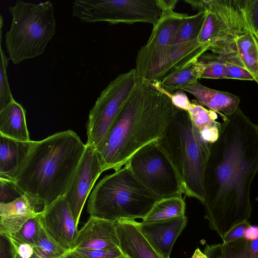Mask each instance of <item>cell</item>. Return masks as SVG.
I'll use <instances>...</instances> for the list:
<instances>
[{"label": "cell", "instance_id": "cell-24", "mask_svg": "<svg viewBox=\"0 0 258 258\" xmlns=\"http://www.w3.org/2000/svg\"><path fill=\"white\" fill-rule=\"evenodd\" d=\"M187 112L204 138L211 143L215 142L219 136L221 127V123L216 120L217 112L206 109L195 100L191 102Z\"/></svg>", "mask_w": 258, "mask_h": 258}, {"label": "cell", "instance_id": "cell-42", "mask_svg": "<svg viewBox=\"0 0 258 258\" xmlns=\"http://www.w3.org/2000/svg\"><path fill=\"white\" fill-rule=\"evenodd\" d=\"M191 258H208V256L202 252L199 248L195 251Z\"/></svg>", "mask_w": 258, "mask_h": 258}, {"label": "cell", "instance_id": "cell-8", "mask_svg": "<svg viewBox=\"0 0 258 258\" xmlns=\"http://www.w3.org/2000/svg\"><path fill=\"white\" fill-rule=\"evenodd\" d=\"M159 0H76L72 14L82 22L111 24L146 23L154 26L162 14Z\"/></svg>", "mask_w": 258, "mask_h": 258}, {"label": "cell", "instance_id": "cell-33", "mask_svg": "<svg viewBox=\"0 0 258 258\" xmlns=\"http://www.w3.org/2000/svg\"><path fill=\"white\" fill-rule=\"evenodd\" d=\"M72 251L79 258H117L123 255L119 247L107 249H75Z\"/></svg>", "mask_w": 258, "mask_h": 258}, {"label": "cell", "instance_id": "cell-41", "mask_svg": "<svg viewBox=\"0 0 258 258\" xmlns=\"http://www.w3.org/2000/svg\"><path fill=\"white\" fill-rule=\"evenodd\" d=\"M251 257L258 258V238L251 241Z\"/></svg>", "mask_w": 258, "mask_h": 258}, {"label": "cell", "instance_id": "cell-19", "mask_svg": "<svg viewBox=\"0 0 258 258\" xmlns=\"http://www.w3.org/2000/svg\"><path fill=\"white\" fill-rule=\"evenodd\" d=\"M139 222L121 219L115 222L119 247L131 258H163L152 247L141 232Z\"/></svg>", "mask_w": 258, "mask_h": 258}, {"label": "cell", "instance_id": "cell-34", "mask_svg": "<svg viewBox=\"0 0 258 258\" xmlns=\"http://www.w3.org/2000/svg\"><path fill=\"white\" fill-rule=\"evenodd\" d=\"M1 203L10 202L23 195L13 182L0 179Z\"/></svg>", "mask_w": 258, "mask_h": 258}, {"label": "cell", "instance_id": "cell-4", "mask_svg": "<svg viewBox=\"0 0 258 258\" xmlns=\"http://www.w3.org/2000/svg\"><path fill=\"white\" fill-rule=\"evenodd\" d=\"M156 141L175 169L184 194L203 204L205 172L212 143L204 138L187 111L177 107Z\"/></svg>", "mask_w": 258, "mask_h": 258}, {"label": "cell", "instance_id": "cell-27", "mask_svg": "<svg viewBox=\"0 0 258 258\" xmlns=\"http://www.w3.org/2000/svg\"><path fill=\"white\" fill-rule=\"evenodd\" d=\"M185 203L182 197L162 199L156 202L143 222H153L184 215Z\"/></svg>", "mask_w": 258, "mask_h": 258}, {"label": "cell", "instance_id": "cell-14", "mask_svg": "<svg viewBox=\"0 0 258 258\" xmlns=\"http://www.w3.org/2000/svg\"><path fill=\"white\" fill-rule=\"evenodd\" d=\"M187 223V218L180 217L153 222H139V228L155 250L162 257L169 258L177 237Z\"/></svg>", "mask_w": 258, "mask_h": 258}, {"label": "cell", "instance_id": "cell-11", "mask_svg": "<svg viewBox=\"0 0 258 258\" xmlns=\"http://www.w3.org/2000/svg\"><path fill=\"white\" fill-rule=\"evenodd\" d=\"M126 164L140 181L162 199L184 194L175 169L156 141L140 149Z\"/></svg>", "mask_w": 258, "mask_h": 258}, {"label": "cell", "instance_id": "cell-16", "mask_svg": "<svg viewBox=\"0 0 258 258\" xmlns=\"http://www.w3.org/2000/svg\"><path fill=\"white\" fill-rule=\"evenodd\" d=\"M44 206L23 194L8 203H0V235L17 232L29 219L40 214Z\"/></svg>", "mask_w": 258, "mask_h": 258}, {"label": "cell", "instance_id": "cell-40", "mask_svg": "<svg viewBox=\"0 0 258 258\" xmlns=\"http://www.w3.org/2000/svg\"><path fill=\"white\" fill-rule=\"evenodd\" d=\"M244 238L252 241L258 238V226L250 225L245 231Z\"/></svg>", "mask_w": 258, "mask_h": 258}, {"label": "cell", "instance_id": "cell-25", "mask_svg": "<svg viewBox=\"0 0 258 258\" xmlns=\"http://www.w3.org/2000/svg\"><path fill=\"white\" fill-rule=\"evenodd\" d=\"M238 55L245 68L258 84V34L254 31L235 39Z\"/></svg>", "mask_w": 258, "mask_h": 258}, {"label": "cell", "instance_id": "cell-13", "mask_svg": "<svg viewBox=\"0 0 258 258\" xmlns=\"http://www.w3.org/2000/svg\"><path fill=\"white\" fill-rule=\"evenodd\" d=\"M40 218L43 229L55 243L67 251L75 248L78 224L64 196L45 207Z\"/></svg>", "mask_w": 258, "mask_h": 258}, {"label": "cell", "instance_id": "cell-2", "mask_svg": "<svg viewBox=\"0 0 258 258\" xmlns=\"http://www.w3.org/2000/svg\"><path fill=\"white\" fill-rule=\"evenodd\" d=\"M176 108L158 84L137 81L99 153L103 171L120 169L140 149L161 137Z\"/></svg>", "mask_w": 258, "mask_h": 258}, {"label": "cell", "instance_id": "cell-45", "mask_svg": "<svg viewBox=\"0 0 258 258\" xmlns=\"http://www.w3.org/2000/svg\"><path fill=\"white\" fill-rule=\"evenodd\" d=\"M257 34H258V33H257Z\"/></svg>", "mask_w": 258, "mask_h": 258}, {"label": "cell", "instance_id": "cell-36", "mask_svg": "<svg viewBox=\"0 0 258 258\" xmlns=\"http://www.w3.org/2000/svg\"><path fill=\"white\" fill-rule=\"evenodd\" d=\"M169 96L175 106L187 111L191 102L183 91L178 90L173 93H169Z\"/></svg>", "mask_w": 258, "mask_h": 258}, {"label": "cell", "instance_id": "cell-23", "mask_svg": "<svg viewBox=\"0 0 258 258\" xmlns=\"http://www.w3.org/2000/svg\"><path fill=\"white\" fill-rule=\"evenodd\" d=\"M208 50L218 55L225 62V79L254 81L253 76L245 68L238 55L235 40L214 44L209 46Z\"/></svg>", "mask_w": 258, "mask_h": 258}, {"label": "cell", "instance_id": "cell-44", "mask_svg": "<svg viewBox=\"0 0 258 258\" xmlns=\"http://www.w3.org/2000/svg\"><path fill=\"white\" fill-rule=\"evenodd\" d=\"M117 258H131V257H130L128 256L123 254L122 256H119V257H117Z\"/></svg>", "mask_w": 258, "mask_h": 258}, {"label": "cell", "instance_id": "cell-31", "mask_svg": "<svg viewBox=\"0 0 258 258\" xmlns=\"http://www.w3.org/2000/svg\"><path fill=\"white\" fill-rule=\"evenodd\" d=\"M251 241L244 237L222 243L221 258H251Z\"/></svg>", "mask_w": 258, "mask_h": 258}, {"label": "cell", "instance_id": "cell-12", "mask_svg": "<svg viewBox=\"0 0 258 258\" xmlns=\"http://www.w3.org/2000/svg\"><path fill=\"white\" fill-rule=\"evenodd\" d=\"M102 172L99 153L94 146L86 144L84 153L64 195L78 225L85 202Z\"/></svg>", "mask_w": 258, "mask_h": 258}, {"label": "cell", "instance_id": "cell-9", "mask_svg": "<svg viewBox=\"0 0 258 258\" xmlns=\"http://www.w3.org/2000/svg\"><path fill=\"white\" fill-rule=\"evenodd\" d=\"M137 82L135 69L118 75L102 91L90 110L86 124V144L94 146L99 153Z\"/></svg>", "mask_w": 258, "mask_h": 258}, {"label": "cell", "instance_id": "cell-43", "mask_svg": "<svg viewBox=\"0 0 258 258\" xmlns=\"http://www.w3.org/2000/svg\"><path fill=\"white\" fill-rule=\"evenodd\" d=\"M58 258H79L72 251H68L61 255Z\"/></svg>", "mask_w": 258, "mask_h": 258}, {"label": "cell", "instance_id": "cell-22", "mask_svg": "<svg viewBox=\"0 0 258 258\" xmlns=\"http://www.w3.org/2000/svg\"><path fill=\"white\" fill-rule=\"evenodd\" d=\"M6 236L15 249L16 258H58L68 252L55 243L44 229L36 244L18 240L12 236Z\"/></svg>", "mask_w": 258, "mask_h": 258}, {"label": "cell", "instance_id": "cell-17", "mask_svg": "<svg viewBox=\"0 0 258 258\" xmlns=\"http://www.w3.org/2000/svg\"><path fill=\"white\" fill-rule=\"evenodd\" d=\"M162 14L157 23L153 26L146 44L141 47L151 50L173 44L175 36L185 18L186 14L174 11L177 0H159Z\"/></svg>", "mask_w": 258, "mask_h": 258}, {"label": "cell", "instance_id": "cell-38", "mask_svg": "<svg viewBox=\"0 0 258 258\" xmlns=\"http://www.w3.org/2000/svg\"><path fill=\"white\" fill-rule=\"evenodd\" d=\"M249 11L252 29L258 33V0H250Z\"/></svg>", "mask_w": 258, "mask_h": 258}, {"label": "cell", "instance_id": "cell-7", "mask_svg": "<svg viewBox=\"0 0 258 258\" xmlns=\"http://www.w3.org/2000/svg\"><path fill=\"white\" fill-rule=\"evenodd\" d=\"M250 0H191L189 5L198 11L205 10V19L198 41L209 47L229 42L254 31L252 28Z\"/></svg>", "mask_w": 258, "mask_h": 258}, {"label": "cell", "instance_id": "cell-28", "mask_svg": "<svg viewBox=\"0 0 258 258\" xmlns=\"http://www.w3.org/2000/svg\"><path fill=\"white\" fill-rule=\"evenodd\" d=\"M206 15V11L201 10L195 15L188 16L178 30L173 44L197 39L204 24Z\"/></svg>", "mask_w": 258, "mask_h": 258}, {"label": "cell", "instance_id": "cell-18", "mask_svg": "<svg viewBox=\"0 0 258 258\" xmlns=\"http://www.w3.org/2000/svg\"><path fill=\"white\" fill-rule=\"evenodd\" d=\"M178 90L192 95L201 105L218 113L223 120L239 108L240 99L238 96L207 87L198 81L181 86Z\"/></svg>", "mask_w": 258, "mask_h": 258}, {"label": "cell", "instance_id": "cell-35", "mask_svg": "<svg viewBox=\"0 0 258 258\" xmlns=\"http://www.w3.org/2000/svg\"><path fill=\"white\" fill-rule=\"evenodd\" d=\"M248 221H243L234 225L224 235L223 243H226L244 237L246 229L250 226Z\"/></svg>", "mask_w": 258, "mask_h": 258}, {"label": "cell", "instance_id": "cell-20", "mask_svg": "<svg viewBox=\"0 0 258 258\" xmlns=\"http://www.w3.org/2000/svg\"><path fill=\"white\" fill-rule=\"evenodd\" d=\"M35 141H20L0 135V179L13 181L26 162Z\"/></svg>", "mask_w": 258, "mask_h": 258}, {"label": "cell", "instance_id": "cell-39", "mask_svg": "<svg viewBox=\"0 0 258 258\" xmlns=\"http://www.w3.org/2000/svg\"><path fill=\"white\" fill-rule=\"evenodd\" d=\"M208 258H221L222 243L207 244L203 252Z\"/></svg>", "mask_w": 258, "mask_h": 258}, {"label": "cell", "instance_id": "cell-15", "mask_svg": "<svg viewBox=\"0 0 258 258\" xmlns=\"http://www.w3.org/2000/svg\"><path fill=\"white\" fill-rule=\"evenodd\" d=\"M119 245L115 222L90 216L78 231L75 249H107Z\"/></svg>", "mask_w": 258, "mask_h": 258}, {"label": "cell", "instance_id": "cell-21", "mask_svg": "<svg viewBox=\"0 0 258 258\" xmlns=\"http://www.w3.org/2000/svg\"><path fill=\"white\" fill-rule=\"evenodd\" d=\"M0 135L14 140L30 141L26 121V111L13 101L0 111Z\"/></svg>", "mask_w": 258, "mask_h": 258}, {"label": "cell", "instance_id": "cell-1", "mask_svg": "<svg viewBox=\"0 0 258 258\" xmlns=\"http://www.w3.org/2000/svg\"><path fill=\"white\" fill-rule=\"evenodd\" d=\"M257 172L258 125L238 108L221 123L205 172V218L221 239L250 218V187Z\"/></svg>", "mask_w": 258, "mask_h": 258}, {"label": "cell", "instance_id": "cell-26", "mask_svg": "<svg viewBox=\"0 0 258 258\" xmlns=\"http://www.w3.org/2000/svg\"><path fill=\"white\" fill-rule=\"evenodd\" d=\"M205 67L201 61L194 63L165 77L158 85L164 91L171 93L179 88L198 81L204 73Z\"/></svg>", "mask_w": 258, "mask_h": 258}, {"label": "cell", "instance_id": "cell-29", "mask_svg": "<svg viewBox=\"0 0 258 258\" xmlns=\"http://www.w3.org/2000/svg\"><path fill=\"white\" fill-rule=\"evenodd\" d=\"M205 67L201 78L225 79V64L224 60L217 54L206 52L199 59Z\"/></svg>", "mask_w": 258, "mask_h": 258}, {"label": "cell", "instance_id": "cell-30", "mask_svg": "<svg viewBox=\"0 0 258 258\" xmlns=\"http://www.w3.org/2000/svg\"><path fill=\"white\" fill-rule=\"evenodd\" d=\"M40 214L28 220L17 232L9 236L24 242L36 244L43 231Z\"/></svg>", "mask_w": 258, "mask_h": 258}, {"label": "cell", "instance_id": "cell-32", "mask_svg": "<svg viewBox=\"0 0 258 258\" xmlns=\"http://www.w3.org/2000/svg\"><path fill=\"white\" fill-rule=\"evenodd\" d=\"M8 60L4 50L1 47L0 64V111L15 100L13 97L7 76Z\"/></svg>", "mask_w": 258, "mask_h": 258}, {"label": "cell", "instance_id": "cell-3", "mask_svg": "<svg viewBox=\"0 0 258 258\" xmlns=\"http://www.w3.org/2000/svg\"><path fill=\"white\" fill-rule=\"evenodd\" d=\"M85 148L86 144L71 130L35 141L12 182L23 194L45 207L64 196Z\"/></svg>", "mask_w": 258, "mask_h": 258}, {"label": "cell", "instance_id": "cell-10", "mask_svg": "<svg viewBox=\"0 0 258 258\" xmlns=\"http://www.w3.org/2000/svg\"><path fill=\"white\" fill-rule=\"evenodd\" d=\"M208 48L196 39L151 50L141 48L136 59L137 80L159 83L167 76L198 61Z\"/></svg>", "mask_w": 258, "mask_h": 258}, {"label": "cell", "instance_id": "cell-37", "mask_svg": "<svg viewBox=\"0 0 258 258\" xmlns=\"http://www.w3.org/2000/svg\"><path fill=\"white\" fill-rule=\"evenodd\" d=\"M0 258H16L15 249L5 235H0Z\"/></svg>", "mask_w": 258, "mask_h": 258}, {"label": "cell", "instance_id": "cell-5", "mask_svg": "<svg viewBox=\"0 0 258 258\" xmlns=\"http://www.w3.org/2000/svg\"><path fill=\"white\" fill-rule=\"evenodd\" d=\"M161 199L140 181L126 164L98 182L90 196L87 211L90 216L114 222L143 219Z\"/></svg>", "mask_w": 258, "mask_h": 258}, {"label": "cell", "instance_id": "cell-6", "mask_svg": "<svg viewBox=\"0 0 258 258\" xmlns=\"http://www.w3.org/2000/svg\"><path fill=\"white\" fill-rule=\"evenodd\" d=\"M9 10L12 20L5 42L12 62L17 64L43 54L55 32L53 4L17 1Z\"/></svg>", "mask_w": 258, "mask_h": 258}]
</instances>
